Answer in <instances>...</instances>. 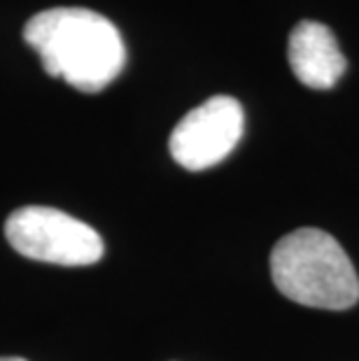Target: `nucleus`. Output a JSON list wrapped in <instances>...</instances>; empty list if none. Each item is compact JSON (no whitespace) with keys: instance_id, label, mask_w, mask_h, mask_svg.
Here are the masks:
<instances>
[{"instance_id":"f257e3e1","label":"nucleus","mask_w":359,"mask_h":361,"mask_svg":"<svg viewBox=\"0 0 359 361\" xmlns=\"http://www.w3.org/2000/svg\"><path fill=\"white\" fill-rule=\"evenodd\" d=\"M24 40L51 78L98 94L119 78L126 47L117 26L87 7H51L28 19Z\"/></svg>"},{"instance_id":"f03ea898","label":"nucleus","mask_w":359,"mask_h":361,"mask_svg":"<svg viewBox=\"0 0 359 361\" xmlns=\"http://www.w3.org/2000/svg\"><path fill=\"white\" fill-rule=\"evenodd\" d=\"M271 278L289 301L320 310H348L359 301V278L339 240L322 228H296L271 250Z\"/></svg>"},{"instance_id":"7ed1b4c3","label":"nucleus","mask_w":359,"mask_h":361,"mask_svg":"<svg viewBox=\"0 0 359 361\" xmlns=\"http://www.w3.org/2000/svg\"><path fill=\"white\" fill-rule=\"evenodd\" d=\"M5 238L21 257L54 266H91L105 252L94 226L44 205L14 210L5 221Z\"/></svg>"},{"instance_id":"20e7f679","label":"nucleus","mask_w":359,"mask_h":361,"mask_svg":"<svg viewBox=\"0 0 359 361\" xmlns=\"http://www.w3.org/2000/svg\"><path fill=\"white\" fill-rule=\"evenodd\" d=\"M245 114L231 96H212L194 107L173 128L168 149L175 164L187 171H208L224 161L241 142Z\"/></svg>"},{"instance_id":"39448f33","label":"nucleus","mask_w":359,"mask_h":361,"mask_svg":"<svg viewBox=\"0 0 359 361\" xmlns=\"http://www.w3.org/2000/svg\"><path fill=\"white\" fill-rule=\"evenodd\" d=\"M287 56L296 80L310 89H331L348 68L334 33L320 21H299L294 26Z\"/></svg>"},{"instance_id":"423d86ee","label":"nucleus","mask_w":359,"mask_h":361,"mask_svg":"<svg viewBox=\"0 0 359 361\" xmlns=\"http://www.w3.org/2000/svg\"><path fill=\"white\" fill-rule=\"evenodd\" d=\"M0 361H26V359H21V357H3Z\"/></svg>"}]
</instances>
